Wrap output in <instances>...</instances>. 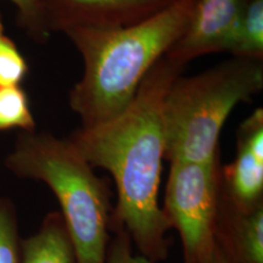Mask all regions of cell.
Returning <instances> with one entry per match:
<instances>
[{
  "label": "cell",
  "mask_w": 263,
  "mask_h": 263,
  "mask_svg": "<svg viewBox=\"0 0 263 263\" xmlns=\"http://www.w3.org/2000/svg\"><path fill=\"white\" fill-rule=\"evenodd\" d=\"M184 70L163 55L122 114L67 137L91 166L112 176L117 203L110 223L123 226L139 254L156 263L168 256L171 230L159 197L166 149L163 104Z\"/></svg>",
  "instance_id": "obj_1"
},
{
  "label": "cell",
  "mask_w": 263,
  "mask_h": 263,
  "mask_svg": "<svg viewBox=\"0 0 263 263\" xmlns=\"http://www.w3.org/2000/svg\"><path fill=\"white\" fill-rule=\"evenodd\" d=\"M197 0H178L151 17L128 26H77L64 32L80 51L84 71L70 91L81 128L114 120L136 98L153 66L182 37Z\"/></svg>",
  "instance_id": "obj_2"
},
{
  "label": "cell",
  "mask_w": 263,
  "mask_h": 263,
  "mask_svg": "<svg viewBox=\"0 0 263 263\" xmlns=\"http://www.w3.org/2000/svg\"><path fill=\"white\" fill-rule=\"evenodd\" d=\"M4 163L18 178L39 180L54 193L77 263H105L112 212L110 188L68 138L20 132Z\"/></svg>",
  "instance_id": "obj_3"
},
{
  "label": "cell",
  "mask_w": 263,
  "mask_h": 263,
  "mask_svg": "<svg viewBox=\"0 0 263 263\" xmlns=\"http://www.w3.org/2000/svg\"><path fill=\"white\" fill-rule=\"evenodd\" d=\"M262 88L263 60L255 59L233 57L193 77H177L163 104L164 160L203 162L218 156L232 111Z\"/></svg>",
  "instance_id": "obj_4"
},
{
  "label": "cell",
  "mask_w": 263,
  "mask_h": 263,
  "mask_svg": "<svg viewBox=\"0 0 263 263\" xmlns=\"http://www.w3.org/2000/svg\"><path fill=\"white\" fill-rule=\"evenodd\" d=\"M161 206L182 240L184 263H202L216 250L215 226L221 197L222 157L203 162L174 161Z\"/></svg>",
  "instance_id": "obj_5"
},
{
  "label": "cell",
  "mask_w": 263,
  "mask_h": 263,
  "mask_svg": "<svg viewBox=\"0 0 263 263\" xmlns=\"http://www.w3.org/2000/svg\"><path fill=\"white\" fill-rule=\"evenodd\" d=\"M178 0H38L49 34L77 26L115 27L143 21Z\"/></svg>",
  "instance_id": "obj_6"
},
{
  "label": "cell",
  "mask_w": 263,
  "mask_h": 263,
  "mask_svg": "<svg viewBox=\"0 0 263 263\" xmlns=\"http://www.w3.org/2000/svg\"><path fill=\"white\" fill-rule=\"evenodd\" d=\"M245 0H197L183 35L164 54L185 67L190 61L213 52H229L238 32Z\"/></svg>",
  "instance_id": "obj_7"
},
{
  "label": "cell",
  "mask_w": 263,
  "mask_h": 263,
  "mask_svg": "<svg viewBox=\"0 0 263 263\" xmlns=\"http://www.w3.org/2000/svg\"><path fill=\"white\" fill-rule=\"evenodd\" d=\"M221 192L241 207L263 205V108H256L236 132V155L222 166Z\"/></svg>",
  "instance_id": "obj_8"
},
{
  "label": "cell",
  "mask_w": 263,
  "mask_h": 263,
  "mask_svg": "<svg viewBox=\"0 0 263 263\" xmlns=\"http://www.w3.org/2000/svg\"><path fill=\"white\" fill-rule=\"evenodd\" d=\"M215 241L226 263H263V205L241 207L221 192Z\"/></svg>",
  "instance_id": "obj_9"
},
{
  "label": "cell",
  "mask_w": 263,
  "mask_h": 263,
  "mask_svg": "<svg viewBox=\"0 0 263 263\" xmlns=\"http://www.w3.org/2000/svg\"><path fill=\"white\" fill-rule=\"evenodd\" d=\"M20 263H77L72 238L60 212H50L34 234L20 244Z\"/></svg>",
  "instance_id": "obj_10"
},
{
  "label": "cell",
  "mask_w": 263,
  "mask_h": 263,
  "mask_svg": "<svg viewBox=\"0 0 263 263\" xmlns=\"http://www.w3.org/2000/svg\"><path fill=\"white\" fill-rule=\"evenodd\" d=\"M233 57L263 60V0H245L238 32L230 49Z\"/></svg>",
  "instance_id": "obj_11"
},
{
  "label": "cell",
  "mask_w": 263,
  "mask_h": 263,
  "mask_svg": "<svg viewBox=\"0 0 263 263\" xmlns=\"http://www.w3.org/2000/svg\"><path fill=\"white\" fill-rule=\"evenodd\" d=\"M28 94L21 85L0 88V132L35 130Z\"/></svg>",
  "instance_id": "obj_12"
},
{
  "label": "cell",
  "mask_w": 263,
  "mask_h": 263,
  "mask_svg": "<svg viewBox=\"0 0 263 263\" xmlns=\"http://www.w3.org/2000/svg\"><path fill=\"white\" fill-rule=\"evenodd\" d=\"M29 71L28 62L17 44L6 34L0 12V88L21 85Z\"/></svg>",
  "instance_id": "obj_13"
},
{
  "label": "cell",
  "mask_w": 263,
  "mask_h": 263,
  "mask_svg": "<svg viewBox=\"0 0 263 263\" xmlns=\"http://www.w3.org/2000/svg\"><path fill=\"white\" fill-rule=\"evenodd\" d=\"M17 212L14 202L0 196V263H20Z\"/></svg>",
  "instance_id": "obj_14"
},
{
  "label": "cell",
  "mask_w": 263,
  "mask_h": 263,
  "mask_svg": "<svg viewBox=\"0 0 263 263\" xmlns=\"http://www.w3.org/2000/svg\"><path fill=\"white\" fill-rule=\"evenodd\" d=\"M114 238L108 240L105 263H156L144 255L133 252V241L123 226L110 223Z\"/></svg>",
  "instance_id": "obj_15"
},
{
  "label": "cell",
  "mask_w": 263,
  "mask_h": 263,
  "mask_svg": "<svg viewBox=\"0 0 263 263\" xmlns=\"http://www.w3.org/2000/svg\"><path fill=\"white\" fill-rule=\"evenodd\" d=\"M17 9V25L37 43L48 41L50 34L45 31L38 0H9Z\"/></svg>",
  "instance_id": "obj_16"
},
{
  "label": "cell",
  "mask_w": 263,
  "mask_h": 263,
  "mask_svg": "<svg viewBox=\"0 0 263 263\" xmlns=\"http://www.w3.org/2000/svg\"><path fill=\"white\" fill-rule=\"evenodd\" d=\"M202 263H226V261H224V258L222 257L221 252H219V250L217 249V246H216L215 252H213L211 257H209L206 261H203Z\"/></svg>",
  "instance_id": "obj_17"
}]
</instances>
